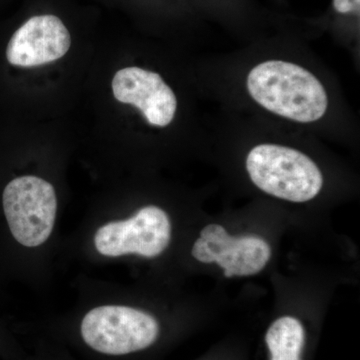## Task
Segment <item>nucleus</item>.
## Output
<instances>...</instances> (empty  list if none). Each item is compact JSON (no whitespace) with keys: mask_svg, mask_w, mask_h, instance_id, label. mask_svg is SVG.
Returning a JSON list of instances; mask_svg holds the SVG:
<instances>
[{"mask_svg":"<svg viewBox=\"0 0 360 360\" xmlns=\"http://www.w3.org/2000/svg\"><path fill=\"white\" fill-rule=\"evenodd\" d=\"M248 89L265 110L295 122H316L328 110L323 85L311 72L295 63H260L248 75Z\"/></svg>","mask_w":360,"mask_h":360,"instance_id":"1","label":"nucleus"},{"mask_svg":"<svg viewBox=\"0 0 360 360\" xmlns=\"http://www.w3.org/2000/svg\"><path fill=\"white\" fill-rule=\"evenodd\" d=\"M246 169L258 188L292 202L311 200L323 184L321 170L309 156L276 144H260L251 149Z\"/></svg>","mask_w":360,"mask_h":360,"instance_id":"2","label":"nucleus"},{"mask_svg":"<svg viewBox=\"0 0 360 360\" xmlns=\"http://www.w3.org/2000/svg\"><path fill=\"white\" fill-rule=\"evenodd\" d=\"M80 333L85 345L99 354L125 355L153 345L160 335L156 319L124 305H101L82 319Z\"/></svg>","mask_w":360,"mask_h":360,"instance_id":"3","label":"nucleus"},{"mask_svg":"<svg viewBox=\"0 0 360 360\" xmlns=\"http://www.w3.org/2000/svg\"><path fill=\"white\" fill-rule=\"evenodd\" d=\"M2 205L9 231L20 245L37 248L51 236L58 198L46 180L33 175L11 180L2 194Z\"/></svg>","mask_w":360,"mask_h":360,"instance_id":"4","label":"nucleus"},{"mask_svg":"<svg viewBox=\"0 0 360 360\" xmlns=\"http://www.w3.org/2000/svg\"><path fill=\"white\" fill-rule=\"evenodd\" d=\"M172 224L165 210L158 206L141 208L134 217L108 222L97 229L94 246L103 257H118L139 255L158 257L169 245Z\"/></svg>","mask_w":360,"mask_h":360,"instance_id":"5","label":"nucleus"},{"mask_svg":"<svg viewBox=\"0 0 360 360\" xmlns=\"http://www.w3.org/2000/svg\"><path fill=\"white\" fill-rule=\"evenodd\" d=\"M191 255L203 264H219L225 277L250 276L266 266L271 248L259 236H232L221 225L208 224L194 243Z\"/></svg>","mask_w":360,"mask_h":360,"instance_id":"6","label":"nucleus"},{"mask_svg":"<svg viewBox=\"0 0 360 360\" xmlns=\"http://www.w3.org/2000/svg\"><path fill=\"white\" fill-rule=\"evenodd\" d=\"M70 33L54 15L33 16L14 32L6 49L8 63L32 68L58 60L70 51Z\"/></svg>","mask_w":360,"mask_h":360,"instance_id":"7","label":"nucleus"},{"mask_svg":"<svg viewBox=\"0 0 360 360\" xmlns=\"http://www.w3.org/2000/svg\"><path fill=\"white\" fill-rule=\"evenodd\" d=\"M112 91L120 103L141 110L149 124L163 127L174 120L176 96L158 73L139 68H123L113 77Z\"/></svg>","mask_w":360,"mask_h":360,"instance_id":"8","label":"nucleus"},{"mask_svg":"<svg viewBox=\"0 0 360 360\" xmlns=\"http://www.w3.org/2000/svg\"><path fill=\"white\" fill-rule=\"evenodd\" d=\"M271 360H302L305 333L300 321L283 316L270 326L265 335Z\"/></svg>","mask_w":360,"mask_h":360,"instance_id":"9","label":"nucleus"},{"mask_svg":"<svg viewBox=\"0 0 360 360\" xmlns=\"http://www.w3.org/2000/svg\"><path fill=\"white\" fill-rule=\"evenodd\" d=\"M333 7L338 13H359L360 0H333Z\"/></svg>","mask_w":360,"mask_h":360,"instance_id":"10","label":"nucleus"}]
</instances>
